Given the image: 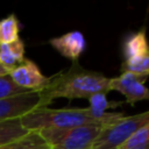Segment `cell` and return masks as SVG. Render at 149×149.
Here are the masks:
<instances>
[{
  "label": "cell",
  "mask_w": 149,
  "mask_h": 149,
  "mask_svg": "<svg viewBox=\"0 0 149 149\" xmlns=\"http://www.w3.org/2000/svg\"><path fill=\"white\" fill-rule=\"evenodd\" d=\"M22 126L29 132L42 129H64L85 125H109L113 122L97 119L88 107L84 108H37L21 118Z\"/></svg>",
  "instance_id": "obj_2"
},
{
  "label": "cell",
  "mask_w": 149,
  "mask_h": 149,
  "mask_svg": "<svg viewBox=\"0 0 149 149\" xmlns=\"http://www.w3.org/2000/svg\"><path fill=\"white\" fill-rule=\"evenodd\" d=\"M148 123L149 109L129 116L123 115L102 128L91 149H119L128 139Z\"/></svg>",
  "instance_id": "obj_4"
},
{
  "label": "cell",
  "mask_w": 149,
  "mask_h": 149,
  "mask_svg": "<svg viewBox=\"0 0 149 149\" xmlns=\"http://www.w3.org/2000/svg\"><path fill=\"white\" fill-rule=\"evenodd\" d=\"M29 133L22 123L21 119H13L0 122V146L14 142Z\"/></svg>",
  "instance_id": "obj_11"
},
{
  "label": "cell",
  "mask_w": 149,
  "mask_h": 149,
  "mask_svg": "<svg viewBox=\"0 0 149 149\" xmlns=\"http://www.w3.org/2000/svg\"><path fill=\"white\" fill-rule=\"evenodd\" d=\"M148 78L133 73L121 72L120 76L109 79V91H118L125 95L127 104L134 106L141 100H149V88L144 85Z\"/></svg>",
  "instance_id": "obj_6"
},
{
  "label": "cell",
  "mask_w": 149,
  "mask_h": 149,
  "mask_svg": "<svg viewBox=\"0 0 149 149\" xmlns=\"http://www.w3.org/2000/svg\"><path fill=\"white\" fill-rule=\"evenodd\" d=\"M42 108L40 92L29 91L26 93L0 99V122L21 119L26 114Z\"/></svg>",
  "instance_id": "obj_5"
},
{
  "label": "cell",
  "mask_w": 149,
  "mask_h": 149,
  "mask_svg": "<svg viewBox=\"0 0 149 149\" xmlns=\"http://www.w3.org/2000/svg\"><path fill=\"white\" fill-rule=\"evenodd\" d=\"M0 149H50V147L37 132H29L14 142L0 146Z\"/></svg>",
  "instance_id": "obj_12"
},
{
  "label": "cell",
  "mask_w": 149,
  "mask_h": 149,
  "mask_svg": "<svg viewBox=\"0 0 149 149\" xmlns=\"http://www.w3.org/2000/svg\"><path fill=\"white\" fill-rule=\"evenodd\" d=\"M49 44L63 57L72 61V63L78 62L80 55L86 49V40L83 33L78 30L69 31L61 36L52 37L49 40Z\"/></svg>",
  "instance_id": "obj_8"
},
{
  "label": "cell",
  "mask_w": 149,
  "mask_h": 149,
  "mask_svg": "<svg viewBox=\"0 0 149 149\" xmlns=\"http://www.w3.org/2000/svg\"><path fill=\"white\" fill-rule=\"evenodd\" d=\"M119 149H149V123L137 130Z\"/></svg>",
  "instance_id": "obj_15"
},
{
  "label": "cell",
  "mask_w": 149,
  "mask_h": 149,
  "mask_svg": "<svg viewBox=\"0 0 149 149\" xmlns=\"http://www.w3.org/2000/svg\"><path fill=\"white\" fill-rule=\"evenodd\" d=\"M9 77L19 87L35 92L45 88L50 81V77H45L36 63L27 58L9 72Z\"/></svg>",
  "instance_id": "obj_7"
},
{
  "label": "cell",
  "mask_w": 149,
  "mask_h": 149,
  "mask_svg": "<svg viewBox=\"0 0 149 149\" xmlns=\"http://www.w3.org/2000/svg\"><path fill=\"white\" fill-rule=\"evenodd\" d=\"M9 74V70H7L3 65L0 64V77H3V76H7Z\"/></svg>",
  "instance_id": "obj_17"
},
{
  "label": "cell",
  "mask_w": 149,
  "mask_h": 149,
  "mask_svg": "<svg viewBox=\"0 0 149 149\" xmlns=\"http://www.w3.org/2000/svg\"><path fill=\"white\" fill-rule=\"evenodd\" d=\"M24 61V43L21 38L0 44V64L9 72Z\"/></svg>",
  "instance_id": "obj_10"
},
{
  "label": "cell",
  "mask_w": 149,
  "mask_h": 149,
  "mask_svg": "<svg viewBox=\"0 0 149 149\" xmlns=\"http://www.w3.org/2000/svg\"><path fill=\"white\" fill-rule=\"evenodd\" d=\"M50 149H51V148H50Z\"/></svg>",
  "instance_id": "obj_18"
},
{
  "label": "cell",
  "mask_w": 149,
  "mask_h": 149,
  "mask_svg": "<svg viewBox=\"0 0 149 149\" xmlns=\"http://www.w3.org/2000/svg\"><path fill=\"white\" fill-rule=\"evenodd\" d=\"M20 24L14 14H10L0 21V44L10 43L20 38Z\"/></svg>",
  "instance_id": "obj_13"
},
{
  "label": "cell",
  "mask_w": 149,
  "mask_h": 149,
  "mask_svg": "<svg viewBox=\"0 0 149 149\" xmlns=\"http://www.w3.org/2000/svg\"><path fill=\"white\" fill-rule=\"evenodd\" d=\"M109 79L101 72L84 69L79 62H73L70 69L50 77L47 87L40 91L42 108L57 98L88 99L99 92L108 93Z\"/></svg>",
  "instance_id": "obj_1"
},
{
  "label": "cell",
  "mask_w": 149,
  "mask_h": 149,
  "mask_svg": "<svg viewBox=\"0 0 149 149\" xmlns=\"http://www.w3.org/2000/svg\"><path fill=\"white\" fill-rule=\"evenodd\" d=\"M26 92H29V91L19 87L10 79L9 74L0 77V99L12 97V95H16V94H21V93H26Z\"/></svg>",
  "instance_id": "obj_16"
},
{
  "label": "cell",
  "mask_w": 149,
  "mask_h": 149,
  "mask_svg": "<svg viewBox=\"0 0 149 149\" xmlns=\"http://www.w3.org/2000/svg\"><path fill=\"white\" fill-rule=\"evenodd\" d=\"M149 51V42L147 37V29L142 27L140 30L129 34L122 43V52L125 62L136 59Z\"/></svg>",
  "instance_id": "obj_9"
},
{
  "label": "cell",
  "mask_w": 149,
  "mask_h": 149,
  "mask_svg": "<svg viewBox=\"0 0 149 149\" xmlns=\"http://www.w3.org/2000/svg\"><path fill=\"white\" fill-rule=\"evenodd\" d=\"M121 72H133L143 77H149V51L136 58L133 61H128V62H122L121 68H120Z\"/></svg>",
  "instance_id": "obj_14"
},
{
  "label": "cell",
  "mask_w": 149,
  "mask_h": 149,
  "mask_svg": "<svg viewBox=\"0 0 149 149\" xmlns=\"http://www.w3.org/2000/svg\"><path fill=\"white\" fill-rule=\"evenodd\" d=\"M105 126L107 125H85L64 129H42L37 133L51 149H91Z\"/></svg>",
  "instance_id": "obj_3"
}]
</instances>
